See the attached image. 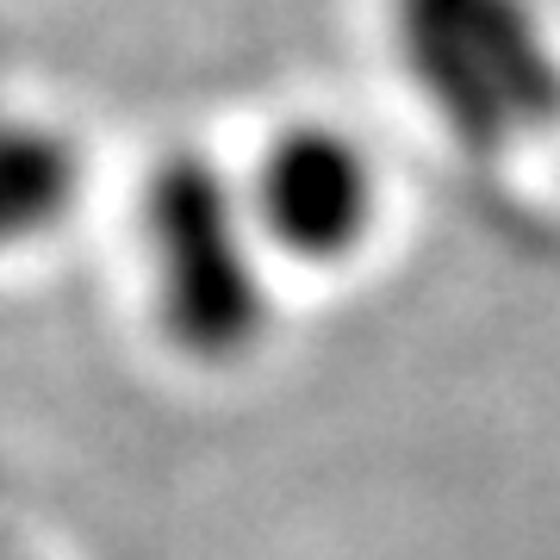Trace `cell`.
<instances>
[{"label":"cell","instance_id":"6da1fadb","mask_svg":"<svg viewBox=\"0 0 560 560\" xmlns=\"http://www.w3.org/2000/svg\"><path fill=\"white\" fill-rule=\"evenodd\" d=\"M399 57L460 143L499 150L560 113V69L529 0H393Z\"/></svg>","mask_w":560,"mask_h":560},{"label":"cell","instance_id":"7a4b0ae2","mask_svg":"<svg viewBox=\"0 0 560 560\" xmlns=\"http://www.w3.org/2000/svg\"><path fill=\"white\" fill-rule=\"evenodd\" d=\"M150 256L168 337L200 361L243 355L261 330V280L237 200L206 162L180 156L150 180Z\"/></svg>","mask_w":560,"mask_h":560},{"label":"cell","instance_id":"3957f363","mask_svg":"<svg viewBox=\"0 0 560 560\" xmlns=\"http://www.w3.org/2000/svg\"><path fill=\"white\" fill-rule=\"evenodd\" d=\"M256 206L280 249L305 261H337L374 224V168L330 125H293L261 156Z\"/></svg>","mask_w":560,"mask_h":560},{"label":"cell","instance_id":"277c9868","mask_svg":"<svg viewBox=\"0 0 560 560\" xmlns=\"http://www.w3.org/2000/svg\"><path fill=\"white\" fill-rule=\"evenodd\" d=\"M75 156L69 143L32 125H0V249L38 237L75 206Z\"/></svg>","mask_w":560,"mask_h":560},{"label":"cell","instance_id":"5b68a950","mask_svg":"<svg viewBox=\"0 0 560 560\" xmlns=\"http://www.w3.org/2000/svg\"><path fill=\"white\" fill-rule=\"evenodd\" d=\"M0 560H13V555H0Z\"/></svg>","mask_w":560,"mask_h":560}]
</instances>
